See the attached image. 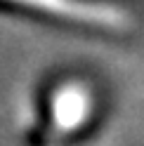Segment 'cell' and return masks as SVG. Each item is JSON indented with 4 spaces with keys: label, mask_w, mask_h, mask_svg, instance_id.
I'll use <instances>...</instances> for the list:
<instances>
[{
    "label": "cell",
    "mask_w": 144,
    "mask_h": 146,
    "mask_svg": "<svg viewBox=\"0 0 144 146\" xmlns=\"http://www.w3.org/2000/svg\"><path fill=\"white\" fill-rule=\"evenodd\" d=\"M12 3L29 5L33 10H43L57 17H69L73 21L90 24V26H104V29H121L125 24V14L109 5L83 3V0H12Z\"/></svg>",
    "instance_id": "6da1fadb"
},
{
    "label": "cell",
    "mask_w": 144,
    "mask_h": 146,
    "mask_svg": "<svg viewBox=\"0 0 144 146\" xmlns=\"http://www.w3.org/2000/svg\"><path fill=\"white\" fill-rule=\"evenodd\" d=\"M87 113V97L78 87H64L52 99V125L57 130H71L83 123Z\"/></svg>",
    "instance_id": "7a4b0ae2"
}]
</instances>
